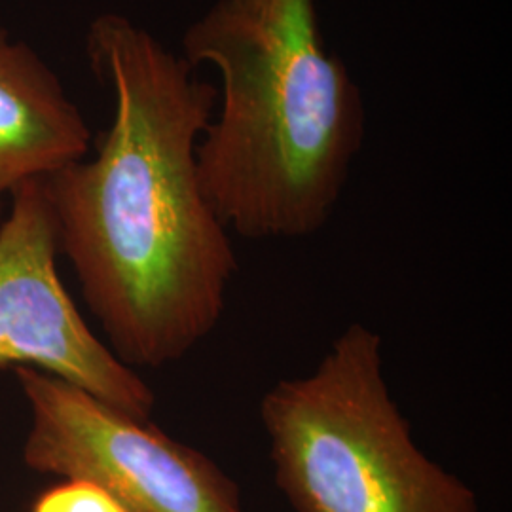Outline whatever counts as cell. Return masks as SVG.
<instances>
[{
	"label": "cell",
	"mask_w": 512,
	"mask_h": 512,
	"mask_svg": "<svg viewBox=\"0 0 512 512\" xmlns=\"http://www.w3.org/2000/svg\"><path fill=\"white\" fill-rule=\"evenodd\" d=\"M86 48L114 118L93 160L44 179L59 253L110 351L133 370L162 368L219 327L238 274L196 167L217 92L124 16L95 19Z\"/></svg>",
	"instance_id": "cell-1"
},
{
	"label": "cell",
	"mask_w": 512,
	"mask_h": 512,
	"mask_svg": "<svg viewBox=\"0 0 512 512\" xmlns=\"http://www.w3.org/2000/svg\"><path fill=\"white\" fill-rule=\"evenodd\" d=\"M184 61L222 78L203 131V198L241 238H306L330 219L365 133L359 90L325 50L313 0H217L183 38Z\"/></svg>",
	"instance_id": "cell-2"
},
{
	"label": "cell",
	"mask_w": 512,
	"mask_h": 512,
	"mask_svg": "<svg viewBox=\"0 0 512 512\" xmlns=\"http://www.w3.org/2000/svg\"><path fill=\"white\" fill-rule=\"evenodd\" d=\"M382 344L351 323L310 374L264 393L258 414L279 492L294 512H480L475 490L416 444Z\"/></svg>",
	"instance_id": "cell-3"
},
{
	"label": "cell",
	"mask_w": 512,
	"mask_h": 512,
	"mask_svg": "<svg viewBox=\"0 0 512 512\" xmlns=\"http://www.w3.org/2000/svg\"><path fill=\"white\" fill-rule=\"evenodd\" d=\"M31 423L23 461L84 478L126 512H245L236 480L200 450L33 368L14 370Z\"/></svg>",
	"instance_id": "cell-4"
},
{
	"label": "cell",
	"mask_w": 512,
	"mask_h": 512,
	"mask_svg": "<svg viewBox=\"0 0 512 512\" xmlns=\"http://www.w3.org/2000/svg\"><path fill=\"white\" fill-rule=\"evenodd\" d=\"M57 255L44 179L21 184L0 222V370L33 368L148 420L154 391L88 327L59 279Z\"/></svg>",
	"instance_id": "cell-5"
},
{
	"label": "cell",
	"mask_w": 512,
	"mask_h": 512,
	"mask_svg": "<svg viewBox=\"0 0 512 512\" xmlns=\"http://www.w3.org/2000/svg\"><path fill=\"white\" fill-rule=\"evenodd\" d=\"M90 137L54 71L0 27V222L21 184L82 160Z\"/></svg>",
	"instance_id": "cell-6"
},
{
	"label": "cell",
	"mask_w": 512,
	"mask_h": 512,
	"mask_svg": "<svg viewBox=\"0 0 512 512\" xmlns=\"http://www.w3.org/2000/svg\"><path fill=\"white\" fill-rule=\"evenodd\" d=\"M31 512H126L112 495L84 478H65L35 499Z\"/></svg>",
	"instance_id": "cell-7"
}]
</instances>
